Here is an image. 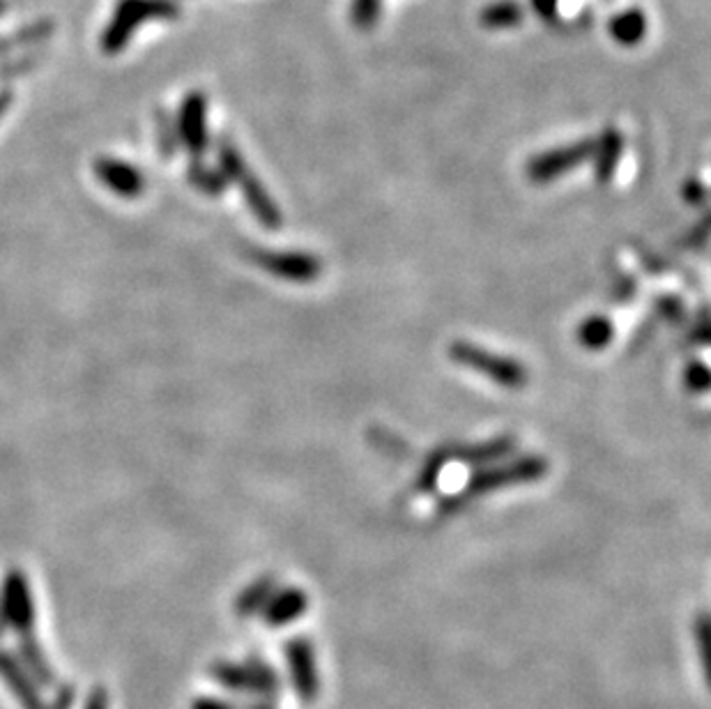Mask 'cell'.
<instances>
[{
    "mask_svg": "<svg viewBox=\"0 0 711 709\" xmlns=\"http://www.w3.org/2000/svg\"><path fill=\"white\" fill-rule=\"evenodd\" d=\"M182 141L193 154H201L206 148V124H203V107L189 102L182 113Z\"/></svg>",
    "mask_w": 711,
    "mask_h": 709,
    "instance_id": "9a60e30c",
    "label": "cell"
},
{
    "mask_svg": "<svg viewBox=\"0 0 711 709\" xmlns=\"http://www.w3.org/2000/svg\"><path fill=\"white\" fill-rule=\"evenodd\" d=\"M17 659L23 663V668L30 672L38 687L51 689L56 685V672L42 650V645L36 638V631L17 636Z\"/></svg>",
    "mask_w": 711,
    "mask_h": 709,
    "instance_id": "9c48e42d",
    "label": "cell"
},
{
    "mask_svg": "<svg viewBox=\"0 0 711 709\" xmlns=\"http://www.w3.org/2000/svg\"><path fill=\"white\" fill-rule=\"evenodd\" d=\"M578 337H580V343H583V346H588L592 350H599V348L610 343L612 326L605 318L597 316V318H590V320L583 322V326H580Z\"/></svg>",
    "mask_w": 711,
    "mask_h": 709,
    "instance_id": "2e32d148",
    "label": "cell"
},
{
    "mask_svg": "<svg viewBox=\"0 0 711 709\" xmlns=\"http://www.w3.org/2000/svg\"><path fill=\"white\" fill-rule=\"evenodd\" d=\"M0 680L8 685V689L17 696L23 709H47L40 687L23 668V663L17 659V655L8 650H0Z\"/></svg>",
    "mask_w": 711,
    "mask_h": 709,
    "instance_id": "8992f818",
    "label": "cell"
},
{
    "mask_svg": "<svg viewBox=\"0 0 711 709\" xmlns=\"http://www.w3.org/2000/svg\"><path fill=\"white\" fill-rule=\"evenodd\" d=\"M309 608V595L302 588H281L272 595L268 606L263 608L261 618L268 627H286L300 620Z\"/></svg>",
    "mask_w": 711,
    "mask_h": 709,
    "instance_id": "52a82bcc",
    "label": "cell"
},
{
    "mask_svg": "<svg viewBox=\"0 0 711 709\" xmlns=\"http://www.w3.org/2000/svg\"><path fill=\"white\" fill-rule=\"evenodd\" d=\"M94 173L104 187H109L122 199H137L146 187L143 176L134 167H129L118 159H100L94 164Z\"/></svg>",
    "mask_w": 711,
    "mask_h": 709,
    "instance_id": "ba28073f",
    "label": "cell"
},
{
    "mask_svg": "<svg viewBox=\"0 0 711 709\" xmlns=\"http://www.w3.org/2000/svg\"><path fill=\"white\" fill-rule=\"evenodd\" d=\"M693 629H695V640H698V648H700L704 682L711 691V616L709 612H702V616H698Z\"/></svg>",
    "mask_w": 711,
    "mask_h": 709,
    "instance_id": "e0dca14e",
    "label": "cell"
},
{
    "mask_svg": "<svg viewBox=\"0 0 711 709\" xmlns=\"http://www.w3.org/2000/svg\"><path fill=\"white\" fill-rule=\"evenodd\" d=\"M451 360L468 367V369H477L483 376L493 378L495 382L504 385V387H521L528 380L525 369L509 358H500V354H493L489 350H483L479 346H472L468 341H457L454 346L449 348Z\"/></svg>",
    "mask_w": 711,
    "mask_h": 709,
    "instance_id": "3957f363",
    "label": "cell"
},
{
    "mask_svg": "<svg viewBox=\"0 0 711 709\" xmlns=\"http://www.w3.org/2000/svg\"><path fill=\"white\" fill-rule=\"evenodd\" d=\"M283 657H286L290 680H293V689L298 698L311 705L320 693V675H318V663H316L311 640L290 638L283 645Z\"/></svg>",
    "mask_w": 711,
    "mask_h": 709,
    "instance_id": "277c9868",
    "label": "cell"
},
{
    "mask_svg": "<svg viewBox=\"0 0 711 709\" xmlns=\"http://www.w3.org/2000/svg\"><path fill=\"white\" fill-rule=\"evenodd\" d=\"M592 150V143H585V146H575V148H569V150H558L553 154H543V157H537L532 164H530V178L537 180V182H545V180H553L558 178L560 173L573 169L575 164H580Z\"/></svg>",
    "mask_w": 711,
    "mask_h": 709,
    "instance_id": "30bf717a",
    "label": "cell"
},
{
    "mask_svg": "<svg viewBox=\"0 0 711 709\" xmlns=\"http://www.w3.org/2000/svg\"><path fill=\"white\" fill-rule=\"evenodd\" d=\"M247 709H272L268 702H256V705H249Z\"/></svg>",
    "mask_w": 711,
    "mask_h": 709,
    "instance_id": "44dd1931",
    "label": "cell"
},
{
    "mask_svg": "<svg viewBox=\"0 0 711 709\" xmlns=\"http://www.w3.org/2000/svg\"><path fill=\"white\" fill-rule=\"evenodd\" d=\"M191 709H233L226 700H219V698H210V696H203V698H197L191 702Z\"/></svg>",
    "mask_w": 711,
    "mask_h": 709,
    "instance_id": "ffe728a7",
    "label": "cell"
},
{
    "mask_svg": "<svg viewBox=\"0 0 711 709\" xmlns=\"http://www.w3.org/2000/svg\"><path fill=\"white\" fill-rule=\"evenodd\" d=\"M36 631V599L21 569H10L0 590V636Z\"/></svg>",
    "mask_w": 711,
    "mask_h": 709,
    "instance_id": "6da1fadb",
    "label": "cell"
},
{
    "mask_svg": "<svg viewBox=\"0 0 711 709\" xmlns=\"http://www.w3.org/2000/svg\"><path fill=\"white\" fill-rule=\"evenodd\" d=\"M279 590L274 573H266L261 578H256L253 583H249L236 599L233 608L240 618H251V616H261L263 608L268 606V601L272 599V595Z\"/></svg>",
    "mask_w": 711,
    "mask_h": 709,
    "instance_id": "7c38bea8",
    "label": "cell"
},
{
    "mask_svg": "<svg viewBox=\"0 0 711 709\" xmlns=\"http://www.w3.org/2000/svg\"><path fill=\"white\" fill-rule=\"evenodd\" d=\"M210 675L214 680L233 693H253V677L249 663H236V661H217L210 668Z\"/></svg>",
    "mask_w": 711,
    "mask_h": 709,
    "instance_id": "4fadbf2b",
    "label": "cell"
},
{
    "mask_svg": "<svg viewBox=\"0 0 711 709\" xmlns=\"http://www.w3.org/2000/svg\"><path fill=\"white\" fill-rule=\"evenodd\" d=\"M545 472V463L541 459H523L519 463H513L509 468H495L489 472H481L472 483L474 491H489V489H498L504 487V483L511 481H528V479H537Z\"/></svg>",
    "mask_w": 711,
    "mask_h": 709,
    "instance_id": "8fae6325",
    "label": "cell"
},
{
    "mask_svg": "<svg viewBox=\"0 0 711 709\" xmlns=\"http://www.w3.org/2000/svg\"><path fill=\"white\" fill-rule=\"evenodd\" d=\"M83 709H109V693L102 687H94L86 700Z\"/></svg>",
    "mask_w": 711,
    "mask_h": 709,
    "instance_id": "d6986e66",
    "label": "cell"
},
{
    "mask_svg": "<svg viewBox=\"0 0 711 709\" xmlns=\"http://www.w3.org/2000/svg\"><path fill=\"white\" fill-rule=\"evenodd\" d=\"M253 263L258 268H263L266 272L286 279V281H298L307 283L313 281L322 266L316 256L302 253V251H268V249H256L251 253Z\"/></svg>",
    "mask_w": 711,
    "mask_h": 709,
    "instance_id": "5b68a950",
    "label": "cell"
},
{
    "mask_svg": "<svg viewBox=\"0 0 711 709\" xmlns=\"http://www.w3.org/2000/svg\"><path fill=\"white\" fill-rule=\"evenodd\" d=\"M221 159V169L223 173L229 176L231 180H238L242 184V193L244 199L253 212V217L261 221L268 231H277L281 229V210L277 208L274 199L268 193V189L261 184L256 176H251L244 167V161L240 159V154L233 148H221L219 152Z\"/></svg>",
    "mask_w": 711,
    "mask_h": 709,
    "instance_id": "7a4b0ae2",
    "label": "cell"
},
{
    "mask_svg": "<svg viewBox=\"0 0 711 709\" xmlns=\"http://www.w3.org/2000/svg\"><path fill=\"white\" fill-rule=\"evenodd\" d=\"M189 180L193 182V187H199L201 191L210 193V197L223 193L226 182H229L221 171H210V169H203V167H191L189 169Z\"/></svg>",
    "mask_w": 711,
    "mask_h": 709,
    "instance_id": "ac0fdd59",
    "label": "cell"
},
{
    "mask_svg": "<svg viewBox=\"0 0 711 709\" xmlns=\"http://www.w3.org/2000/svg\"><path fill=\"white\" fill-rule=\"evenodd\" d=\"M247 663L253 677V693L266 700H277L281 693V680L277 670L270 663H266L261 657H249Z\"/></svg>",
    "mask_w": 711,
    "mask_h": 709,
    "instance_id": "5bb4252c",
    "label": "cell"
}]
</instances>
